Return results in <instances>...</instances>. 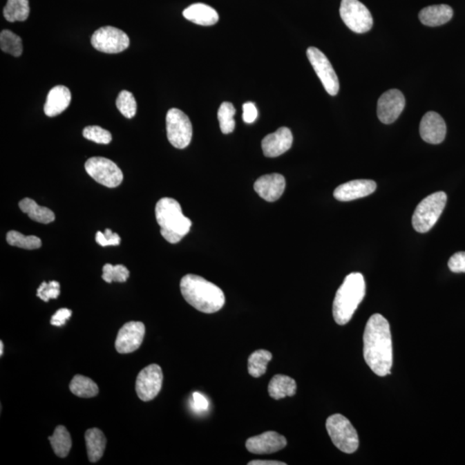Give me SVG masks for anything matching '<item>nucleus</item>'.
<instances>
[{
  "instance_id": "nucleus-38",
  "label": "nucleus",
  "mask_w": 465,
  "mask_h": 465,
  "mask_svg": "<svg viewBox=\"0 0 465 465\" xmlns=\"http://www.w3.org/2000/svg\"><path fill=\"white\" fill-rule=\"evenodd\" d=\"M209 403L205 396L200 392H194L192 394V399L191 401V407L192 410L198 414H202L208 410Z\"/></svg>"
},
{
  "instance_id": "nucleus-10",
  "label": "nucleus",
  "mask_w": 465,
  "mask_h": 465,
  "mask_svg": "<svg viewBox=\"0 0 465 465\" xmlns=\"http://www.w3.org/2000/svg\"><path fill=\"white\" fill-rule=\"evenodd\" d=\"M92 45L106 54H118L127 50L129 38L124 31L113 26L100 28L92 37Z\"/></svg>"
},
{
  "instance_id": "nucleus-8",
  "label": "nucleus",
  "mask_w": 465,
  "mask_h": 465,
  "mask_svg": "<svg viewBox=\"0 0 465 465\" xmlns=\"http://www.w3.org/2000/svg\"><path fill=\"white\" fill-rule=\"evenodd\" d=\"M167 139L174 148L184 149L191 142L192 125L183 111L173 108L167 114Z\"/></svg>"
},
{
  "instance_id": "nucleus-30",
  "label": "nucleus",
  "mask_w": 465,
  "mask_h": 465,
  "mask_svg": "<svg viewBox=\"0 0 465 465\" xmlns=\"http://www.w3.org/2000/svg\"><path fill=\"white\" fill-rule=\"evenodd\" d=\"M0 47L5 53L19 57L23 53L22 39L12 31L5 30L0 34Z\"/></svg>"
},
{
  "instance_id": "nucleus-2",
  "label": "nucleus",
  "mask_w": 465,
  "mask_h": 465,
  "mask_svg": "<svg viewBox=\"0 0 465 465\" xmlns=\"http://www.w3.org/2000/svg\"><path fill=\"white\" fill-rule=\"evenodd\" d=\"M180 291L184 300L202 313L218 312L225 304L222 290L200 276L185 275L180 281Z\"/></svg>"
},
{
  "instance_id": "nucleus-23",
  "label": "nucleus",
  "mask_w": 465,
  "mask_h": 465,
  "mask_svg": "<svg viewBox=\"0 0 465 465\" xmlns=\"http://www.w3.org/2000/svg\"><path fill=\"white\" fill-rule=\"evenodd\" d=\"M87 455L91 463H96L102 459L106 450L107 439L99 428H91L85 433Z\"/></svg>"
},
{
  "instance_id": "nucleus-37",
  "label": "nucleus",
  "mask_w": 465,
  "mask_h": 465,
  "mask_svg": "<svg viewBox=\"0 0 465 465\" xmlns=\"http://www.w3.org/2000/svg\"><path fill=\"white\" fill-rule=\"evenodd\" d=\"M97 243L102 247L118 246L121 243V238L117 234L113 233L110 229H106L104 232H97Z\"/></svg>"
},
{
  "instance_id": "nucleus-21",
  "label": "nucleus",
  "mask_w": 465,
  "mask_h": 465,
  "mask_svg": "<svg viewBox=\"0 0 465 465\" xmlns=\"http://www.w3.org/2000/svg\"><path fill=\"white\" fill-rule=\"evenodd\" d=\"M183 16L198 26H211L219 21L218 13L212 7L202 3H196L184 10Z\"/></svg>"
},
{
  "instance_id": "nucleus-15",
  "label": "nucleus",
  "mask_w": 465,
  "mask_h": 465,
  "mask_svg": "<svg viewBox=\"0 0 465 465\" xmlns=\"http://www.w3.org/2000/svg\"><path fill=\"white\" fill-rule=\"evenodd\" d=\"M287 446L284 436L276 432H265L262 435L252 437L246 442L248 452L254 454H270L278 452Z\"/></svg>"
},
{
  "instance_id": "nucleus-16",
  "label": "nucleus",
  "mask_w": 465,
  "mask_h": 465,
  "mask_svg": "<svg viewBox=\"0 0 465 465\" xmlns=\"http://www.w3.org/2000/svg\"><path fill=\"white\" fill-rule=\"evenodd\" d=\"M419 134L426 142L430 144H439L446 138V122L439 114L430 111L421 119Z\"/></svg>"
},
{
  "instance_id": "nucleus-26",
  "label": "nucleus",
  "mask_w": 465,
  "mask_h": 465,
  "mask_svg": "<svg viewBox=\"0 0 465 465\" xmlns=\"http://www.w3.org/2000/svg\"><path fill=\"white\" fill-rule=\"evenodd\" d=\"M48 440L55 455L61 459L68 456L72 448V439L64 426H58L55 430L54 435L48 437Z\"/></svg>"
},
{
  "instance_id": "nucleus-32",
  "label": "nucleus",
  "mask_w": 465,
  "mask_h": 465,
  "mask_svg": "<svg viewBox=\"0 0 465 465\" xmlns=\"http://www.w3.org/2000/svg\"><path fill=\"white\" fill-rule=\"evenodd\" d=\"M236 111L231 103L225 102L219 108L218 117L220 124V128L223 134L228 135L232 133L236 128V121L234 117Z\"/></svg>"
},
{
  "instance_id": "nucleus-29",
  "label": "nucleus",
  "mask_w": 465,
  "mask_h": 465,
  "mask_svg": "<svg viewBox=\"0 0 465 465\" xmlns=\"http://www.w3.org/2000/svg\"><path fill=\"white\" fill-rule=\"evenodd\" d=\"M29 0H8L3 8V17L8 22H23L30 15Z\"/></svg>"
},
{
  "instance_id": "nucleus-34",
  "label": "nucleus",
  "mask_w": 465,
  "mask_h": 465,
  "mask_svg": "<svg viewBox=\"0 0 465 465\" xmlns=\"http://www.w3.org/2000/svg\"><path fill=\"white\" fill-rule=\"evenodd\" d=\"M117 107L119 111L124 115L126 118H133L135 116L136 101L135 97L128 91H122L117 97L116 101Z\"/></svg>"
},
{
  "instance_id": "nucleus-1",
  "label": "nucleus",
  "mask_w": 465,
  "mask_h": 465,
  "mask_svg": "<svg viewBox=\"0 0 465 465\" xmlns=\"http://www.w3.org/2000/svg\"><path fill=\"white\" fill-rule=\"evenodd\" d=\"M363 358L376 375L386 377L393 365L392 336L389 321L382 314L370 317L363 333Z\"/></svg>"
},
{
  "instance_id": "nucleus-42",
  "label": "nucleus",
  "mask_w": 465,
  "mask_h": 465,
  "mask_svg": "<svg viewBox=\"0 0 465 465\" xmlns=\"http://www.w3.org/2000/svg\"><path fill=\"white\" fill-rule=\"evenodd\" d=\"M248 465H286L285 463L281 461L274 460H253L247 464Z\"/></svg>"
},
{
  "instance_id": "nucleus-39",
  "label": "nucleus",
  "mask_w": 465,
  "mask_h": 465,
  "mask_svg": "<svg viewBox=\"0 0 465 465\" xmlns=\"http://www.w3.org/2000/svg\"><path fill=\"white\" fill-rule=\"evenodd\" d=\"M448 267L455 274H465V252L454 254L449 260Z\"/></svg>"
},
{
  "instance_id": "nucleus-22",
  "label": "nucleus",
  "mask_w": 465,
  "mask_h": 465,
  "mask_svg": "<svg viewBox=\"0 0 465 465\" xmlns=\"http://www.w3.org/2000/svg\"><path fill=\"white\" fill-rule=\"evenodd\" d=\"M453 16L452 7L435 5L426 7L419 14V19L424 26L437 27L448 23Z\"/></svg>"
},
{
  "instance_id": "nucleus-11",
  "label": "nucleus",
  "mask_w": 465,
  "mask_h": 465,
  "mask_svg": "<svg viewBox=\"0 0 465 465\" xmlns=\"http://www.w3.org/2000/svg\"><path fill=\"white\" fill-rule=\"evenodd\" d=\"M307 55L327 93L331 96L337 95L340 90V83L330 59L323 52L314 47L307 48Z\"/></svg>"
},
{
  "instance_id": "nucleus-20",
  "label": "nucleus",
  "mask_w": 465,
  "mask_h": 465,
  "mask_svg": "<svg viewBox=\"0 0 465 465\" xmlns=\"http://www.w3.org/2000/svg\"><path fill=\"white\" fill-rule=\"evenodd\" d=\"M72 95L68 87L57 86L48 94L46 103L44 106V113L46 116L54 117L61 114L68 109L71 103Z\"/></svg>"
},
{
  "instance_id": "nucleus-40",
  "label": "nucleus",
  "mask_w": 465,
  "mask_h": 465,
  "mask_svg": "<svg viewBox=\"0 0 465 465\" xmlns=\"http://www.w3.org/2000/svg\"><path fill=\"white\" fill-rule=\"evenodd\" d=\"M72 310L63 307V309L57 310L54 316H52L51 324L53 325V326L57 327L64 326L66 321H68L70 319V317L72 316Z\"/></svg>"
},
{
  "instance_id": "nucleus-25",
  "label": "nucleus",
  "mask_w": 465,
  "mask_h": 465,
  "mask_svg": "<svg viewBox=\"0 0 465 465\" xmlns=\"http://www.w3.org/2000/svg\"><path fill=\"white\" fill-rule=\"evenodd\" d=\"M21 211L29 216L35 222L48 225L53 222L55 219L54 212L47 207H41L38 205L33 199L26 198L19 202Z\"/></svg>"
},
{
  "instance_id": "nucleus-41",
  "label": "nucleus",
  "mask_w": 465,
  "mask_h": 465,
  "mask_svg": "<svg viewBox=\"0 0 465 465\" xmlns=\"http://www.w3.org/2000/svg\"><path fill=\"white\" fill-rule=\"evenodd\" d=\"M243 121L246 124H253L258 117V110L254 103L248 102L243 104Z\"/></svg>"
},
{
  "instance_id": "nucleus-19",
  "label": "nucleus",
  "mask_w": 465,
  "mask_h": 465,
  "mask_svg": "<svg viewBox=\"0 0 465 465\" xmlns=\"http://www.w3.org/2000/svg\"><path fill=\"white\" fill-rule=\"evenodd\" d=\"M375 181L358 180L349 181L335 189L334 197L339 201L348 202L367 197L376 191Z\"/></svg>"
},
{
  "instance_id": "nucleus-43",
  "label": "nucleus",
  "mask_w": 465,
  "mask_h": 465,
  "mask_svg": "<svg viewBox=\"0 0 465 465\" xmlns=\"http://www.w3.org/2000/svg\"><path fill=\"white\" fill-rule=\"evenodd\" d=\"M3 354V341H0V356Z\"/></svg>"
},
{
  "instance_id": "nucleus-3",
  "label": "nucleus",
  "mask_w": 465,
  "mask_h": 465,
  "mask_svg": "<svg viewBox=\"0 0 465 465\" xmlns=\"http://www.w3.org/2000/svg\"><path fill=\"white\" fill-rule=\"evenodd\" d=\"M366 296V281L359 272H352L345 277L339 288L333 304L335 323L345 325L351 321Z\"/></svg>"
},
{
  "instance_id": "nucleus-14",
  "label": "nucleus",
  "mask_w": 465,
  "mask_h": 465,
  "mask_svg": "<svg viewBox=\"0 0 465 465\" xmlns=\"http://www.w3.org/2000/svg\"><path fill=\"white\" fill-rule=\"evenodd\" d=\"M405 97L399 90L384 93L377 102V117L383 124H393L400 117L405 107Z\"/></svg>"
},
{
  "instance_id": "nucleus-31",
  "label": "nucleus",
  "mask_w": 465,
  "mask_h": 465,
  "mask_svg": "<svg viewBox=\"0 0 465 465\" xmlns=\"http://www.w3.org/2000/svg\"><path fill=\"white\" fill-rule=\"evenodd\" d=\"M6 240L10 246L23 248L27 250L38 249L41 247L40 238L35 236H26L17 231H9L6 234Z\"/></svg>"
},
{
  "instance_id": "nucleus-12",
  "label": "nucleus",
  "mask_w": 465,
  "mask_h": 465,
  "mask_svg": "<svg viewBox=\"0 0 465 465\" xmlns=\"http://www.w3.org/2000/svg\"><path fill=\"white\" fill-rule=\"evenodd\" d=\"M162 368L156 363H152L139 372L135 382L136 394L143 401H152L162 390Z\"/></svg>"
},
{
  "instance_id": "nucleus-36",
  "label": "nucleus",
  "mask_w": 465,
  "mask_h": 465,
  "mask_svg": "<svg viewBox=\"0 0 465 465\" xmlns=\"http://www.w3.org/2000/svg\"><path fill=\"white\" fill-rule=\"evenodd\" d=\"M59 293H61V290H59V284L57 281L43 282L37 289V296L46 303L50 299L58 298Z\"/></svg>"
},
{
  "instance_id": "nucleus-18",
  "label": "nucleus",
  "mask_w": 465,
  "mask_h": 465,
  "mask_svg": "<svg viewBox=\"0 0 465 465\" xmlns=\"http://www.w3.org/2000/svg\"><path fill=\"white\" fill-rule=\"evenodd\" d=\"M285 184V178L283 175L272 173L258 178L254 187V191L264 200L275 202L284 193Z\"/></svg>"
},
{
  "instance_id": "nucleus-35",
  "label": "nucleus",
  "mask_w": 465,
  "mask_h": 465,
  "mask_svg": "<svg viewBox=\"0 0 465 465\" xmlns=\"http://www.w3.org/2000/svg\"><path fill=\"white\" fill-rule=\"evenodd\" d=\"M83 136L89 141L99 144H109L113 140L111 133L99 126H88L84 129Z\"/></svg>"
},
{
  "instance_id": "nucleus-28",
  "label": "nucleus",
  "mask_w": 465,
  "mask_h": 465,
  "mask_svg": "<svg viewBox=\"0 0 465 465\" xmlns=\"http://www.w3.org/2000/svg\"><path fill=\"white\" fill-rule=\"evenodd\" d=\"M272 359V353L267 350L255 351L248 358V372L255 379L263 376L267 372L268 363L271 361Z\"/></svg>"
},
{
  "instance_id": "nucleus-13",
  "label": "nucleus",
  "mask_w": 465,
  "mask_h": 465,
  "mask_svg": "<svg viewBox=\"0 0 465 465\" xmlns=\"http://www.w3.org/2000/svg\"><path fill=\"white\" fill-rule=\"evenodd\" d=\"M145 325L141 321H129L119 330L115 348L121 354L135 352L141 347L145 336Z\"/></svg>"
},
{
  "instance_id": "nucleus-17",
  "label": "nucleus",
  "mask_w": 465,
  "mask_h": 465,
  "mask_svg": "<svg viewBox=\"0 0 465 465\" xmlns=\"http://www.w3.org/2000/svg\"><path fill=\"white\" fill-rule=\"evenodd\" d=\"M293 135L291 129L282 127L272 134L265 136L261 146L264 155L275 158L288 151L292 148Z\"/></svg>"
},
{
  "instance_id": "nucleus-33",
  "label": "nucleus",
  "mask_w": 465,
  "mask_h": 465,
  "mask_svg": "<svg viewBox=\"0 0 465 465\" xmlns=\"http://www.w3.org/2000/svg\"><path fill=\"white\" fill-rule=\"evenodd\" d=\"M129 278V271L128 268L122 265L106 264L103 267L102 278L106 283L118 282L124 283Z\"/></svg>"
},
{
  "instance_id": "nucleus-6",
  "label": "nucleus",
  "mask_w": 465,
  "mask_h": 465,
  "mask_svg": "<svg viewBox=\"0 0 465 465\" xmlns=\"http://www.w3.org/2000/svg\"><path fill=\"white\" fill-rule=\"evenodd\" d=\"M326 428L334 445L341 452L354 453L359 448L358 433L348 418L340 414L330 416Z\"/></svg>"
},
{
  "instance_id": "nucleus-7",
  "label": "nucleus",
  "mask_w": 465,
  "mask_h": 465,
  "mask_svg": "<svg viewBox=\"0 0 465 465\" xmlns=\"http://www.w3.org/2000/svg\"><path fill=\"white\" fill-rule=\"evenodd\" d=\"M340 14L345 26L353 32L366 33L373 26L372 13L359 0H341Z\"/></svg>"
},
{
  "instance_id": "nucleus-24",
  "label": "nucleus",
  "mask_w": 465,
  "mask_h": 465,
  "mask_svg": "<svg viewBox=\"0 0 465 465\" xmlns=\"http://www.w3.org/2000/svg\"><path fill=\"white\" fill-rule=\"evenodd\" d=\"M268 392L272 398L281 400L287 397L295 396L296 381L288 376L276 375L272 377L268 386Z\"/></svg>"
},
{
  "instance_id": "nucleus-27",
  "label": "nucleus",
  "mask_w": 465,
  "mask_h": 465,
  "mask_svg": "<svg viewBox=\"0 0 465 465\" xmlns=\"http://www.w3.org/2000/svg\"><path fill=\"white\" fill-rule=\"evenodd\" d=\"M69 389L75 396L82 398H92L99 392V386L89 377L76 375L70 383Z\"/></svg>"
},
{
  "instance_id": "nucleus-5",
  "label": "nucleus",
  "mask_w": 465,
  "mask_h": 465,
  "mask_svg": "<svg viewBox=\"0 0 465 465\" xmlns=\"http://www.w3.org/2000/svg\"><path fill=\"white\" fill-rule=\"evenodd\" d=\"M446 201L447 196L444 191L435 192L423 199L412 218V225L416 231L428 232L442 216Z\"/></svg>"
},
{
  "instance_id": "nucleus-9",
  "label": "nucleus",
  "mask_w": 465,
  "mask_h": 465,
  "mask_svg": "<svg viewBox=\"0 0 465 465\" xmlns=\"http://www.w3.org/2000/svg\"><path fill=\"white\" fill-rule=\"evenodd\" d=\"M86 173L97 183L109 188L119 187L124 174L116 163L104 157H93L85 164Z\"/></svg>"
},
{
  "instance_id": "nucleus-4",
  "label": "nucleus",
  "mask_w": 465,
  "mask_h": 465,
  "mask_svg": "<svg viewBox=\"0 0 465 465\" xmlns=\"http://www.w3.org/2000/svg\"><path fill=\"white\" fill-rule=\"evenodd\" d=\"M157 222L160 234L171 244H176L190 232L191 221L182 211L180 202L171 198H163L155 207Z\"/></svg>"
}]
</instances>
